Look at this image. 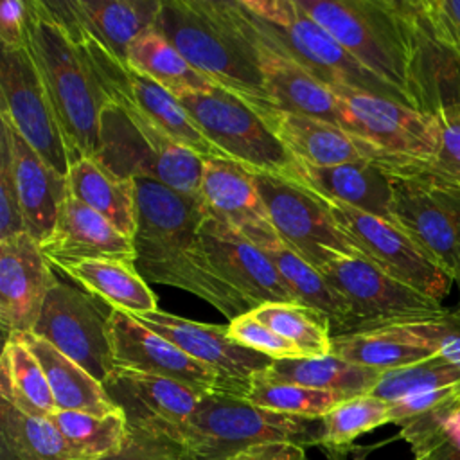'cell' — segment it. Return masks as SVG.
<instances>
[{"mask_svg": "<svg viewBox=\"0 0 460 460\" xmlns=\"http://www.w3.org/2000/svg\"><path fill=\"white\" fill-rule=\"evenodd\" d=\"M138 226L135 268L146 282L189 291L230 320L252 311L208 262L201 243L207 208L201 198L176 192L153 180H135Z\"/></svg>", "mask_w": 460, "mask_h": 460, "instance_id": "obj_1", "label": "cell"}, {"mask_svg": "<svg viewBox=\"0 0 460 460\" xmlns=\"http://www.w3.org/2000/svg\"><path fill=\"white\" fill-rule=\"evenodd\" d=\"M155 27L217 88L270 108L259 52L237 0H162Z\"/></svg>", "mask_w": 460, "mask_h": 460, "instance_id": "obj_2", "label": "cell"}, {"mask_svg": "<svg viewBox=\"0 0 460 460\" xmlns=\"http://www.w3.org/2000/svg\"><path fill=\"white\" fill-rule=\"evenodd\" d=\"M29 4L27 49L54 106L70 162L97 156L101 113L108 102L66 27L45 2L32 0Z\"/></svg>", "mask_w": 460, "mask_h": 460, "instance_id": "obj_3", "label": "cell"}, {"mask_svg": "<svg viewBox=\"0 0 460 460\" xmlns=\"http://www.w3.org/2000/svg\"><path fill=\"white\" fill-rule=\"evenodd\" d=\"M176 440L185 460H228L262 442H293L304 447L322 444V419L286 415L259 408L244 397L203 394Z\"/></svg>", "mask_w": 460, "mask_h": 460, "instance_id": "obj_4", "label": "cell"}, {"mask_svg": "<svg viewBox=\"0 0 460 460\" xmlns=\"http://www.w3.org/2000/svg\"><path fill=\"white\" fill-rule=\"evenodd\" d=\"M358 63L410 102L411 41L402 0H296ZM413 108V106H411Z\"/></svg>", "mask_w": 460, "mask_h": 460, "instance_id": "obj_5", "label": "cell"}, {"mask_svg": "<svg viewBox=\"0 0 460 460\" xmlns=\"http://www.w3.org/2000/svg\"><path fill=\"white\" fill-rule=\"evenodd\" d=\"M392 181L394 221L456 284L460 280V185L429 172L420 160L374 158Z\"/></svg>", "mask_w": 460, "mask_h": 460, "instance_id": "obj_6", "label": "cell"}, {"mask_svg": "<svg viewBox=\"0 0 460 460\" xmlns=\"http://www.w3.org/2000/svg\"><path fill=\"white\" fill-rule=\"evenodd\" d=\"M97 158L122 178L153 180L199 198L203 160L131 108L106 104Z\"/></svg>", "mask_w": 460, "mask_h": 460, "instance_id": "obj_7", "label": "cell"}, {"mask_svg": "<svg viewBox=\"0 0 460 460\" xmlns=\"http://www.w3.org/2000/svg\"><path fill=\"white\" fill-rule=\"evenodd\" d=\"M239 5L261 32L329 86H347L408 104L402 93L358 63L296 0H239Z\"/></svg>", "mask_w": 460, "mask_h": 460, "instance_id": "obj_8", "label": "cell"}, {"mask_svg": "<svg viewBox=\"0 0 460 460\" xmlns=\"http://www.w3.org/2000/svg\"><path fill=\"white\" fill-rule=\"evenodd\" d=\"M340 101L338 124L359 144L367 160H431L438 147V124L404 102L383 95L331 86Z\"/></svg>", "mask_w": 460, "mask_h": 460, "instance_id": "obj_9", "label": "cell"}, {"mask_svg": "<svg viewBox=\"0 0 460 460\" xmlns=\"http://www.w3.org/2000/svg\"><path fill=\"white\" fill-rule=\"evenodd\" d=\"M320 271L349 309V332L433 320L449 313L442 302L395 280L363 257H340Z\"/></svg>", "mask_w": 460, "mask_h": 460, "instance_id": "obj_10", "label": "cell"}, {"mask_svg": "<svg viewBox=\"0 0 460 460\" xmlns=\"http://www.w3.org/2000/svg\"><path fill=\"white\" fill-rule=\"evenodd\" d=\"M199 131L230 160L252 169L289 176L295 160L244 101L217 86L176 97Z\"/></svg>", "mask_w": 460, "mask_h": 460, "instance_id": "obj_11", "label": "cell"}, {"mask_svg": "<svg viewBox=\"0 0 460 460\" xmlns=\"http://www.w3.org/2000/svg\"><path fill=\"white\" fill-rule=\"evenodd\" d=\"M252 174L277 235L311 266L322 270L340 257H363L313 190L284 174Z\"/></svg>", "mask_w": 460, "mask_h": 460, "instance_id": "obj_12", "label": "cell"}, {"mask_svg": "<svg viewBox=\"0 0 460 460\" xmlns=\"http://www.w3.org/2000/svg\"><path fill=\"white\" fill-rule=\"evenodd\" d=\"M320 199L341 232L367 261L426 296L438 302L447 296L453 280L404 230L345 203L322 196Z\"/></svg>", "mask_w": 460, "mask_h": 460, "instance_id": "obj_13", "label": "cell"}, {"mask_svg": "<svg viewBox=\"0 0 460 460\" xmlns=\"http://www.w3.org/2000/svg\"><path fill=\"white\" fill-rule=\"evenodd\" d=\"M110 313L111 307L93 295L58 280L32 332L104 383L115 368L108 332Z\"/></svg>", "mask_w": 460, "mask_h": 460, "instance_id": "obj_14", "label": "cell"}, {"mask_svg": "<svg viewBox=\"0 0 460 460\" xmlns=\"http://www.w3.org/2000/svg\"><path fill=\"white\" fill-rule=\"evenodd\" d=\"M0 120L9 124L59 174L70 169V153L54 106L27 47L2 49Z\"/></svg>", "mask_w": 460, "mask_h": 460, "instance_id": "obj_15", "label": "cell"}, {"mask_svg": "<svg viewBox=\"0 0 460 460\" xmlns=\"http://www.w3.org/2000/svg\"><path fill=\"white\" fill-rule=\"evenodd\" d=\"M108 332L115 367L160 376L199 394H230L216 370L185 354L174 343L138 322L133 314L111 309L108 316Z\"/></svg>", "mask_w": 460, "mask_h": 460, "instance_id": "obj_16", "label": "cell"}, {"mask_svg": "<svg viewBox=\"0 0 460 460\" xmlns=\"http://www.w3.org/2000/svg\"><path fill=\"white\" fill-rule=\"evenodd\" d=\"M133 316L196 361L216 370L234 395L244 397L250 381L273 363L271 358L234 341L226 325L192 322L160 309Z\"/></svg>", "mask_w": 460, "mask_h": 460, "instance_id": "obj_17", "label": "cell"}, {"mask_svg": "<svg viewBox=\"0 0 460 460\" xmlns=\"http://www.w3.org/2000/svg\"><path fill=\"white\" fill-rule=\"evenodd\" d=\"M201 243L217 277L253 311L271 302H293L273 262L235 226L207 212Z\"/></svg>", "mask_w": 460, "mask_h": 460, "instance_id": "obj_18", "label": "cell"}, {"mask_svg": "<svg viewBox=\"0 0 460 460\" xmlns=\"http://www.w3.org/2000/svg\"><path fill=\"white\" fill-rule=\"evenodd\" d=\"M56 282L47 255L29 232L0 241V323L5 340L34 331Z\"/></svg>", "mask_w": 460, "mask_h": 460, "instance_id": "obj_19", "label": "cell"}, {"mask_svg": "<svg viewBox=\"0 0 460 460\" xmlns=\"http://www.w3.org/2000/svg\"><path fill=\"white\" fill-rule=\"evenodd\" d=\"M408 18L411 61L410 102L435 117L447 108H460V61L437 34L424 0H402Z\"/></svg>", "mask_w": 460, "mask_h": 460, "instance_id": "obj_20", "label": "cell"}, {"mask_svg": "<svg viewBox=\"0 0 460 460\" xmlns=\"http://www.w3.org/2000/svg\"><path fill=\"white\" fill-rule=\"evenodd\" d=\"M102 385L126 415L128 428L164 433L174 440L203 395L176 381L120 367Z\"/></svg>", "mask_w": 460, "mask_h": 460, "instance_id": "obj_21", "label": "cell"}, {"mask_svg": "<svg viewBox=\"0 0 460 460\" xmlns=\"http://www.w3.org/2000/svg\"><path fill=\"white\" fill-rule=\"evenodd\" d=\"M244 18L259 52L264 86L271 106L338 124L340 101L334 90L261 32L246 14Z\"/></svg>", "mask_w": 460, "mask_h": 460, "instance_id": "obj_22", "label": "cell"}, {"mask_svg": "<svg viewBox=\"0 0 460 460\" xmlns=\"http://www.w3.org/2000/svg\"><path fill=\"white\" fill-rule=\"evenodd\" d=\"M40 246L50 264L83 259H117L135 264L137 259L133 237L70 194L61 205L50 237Z\"/></svg>", "mask_w": 460, "mask_h": 460, "instance_id": "obj_23", "label": "cell"}, {"mask_svg": "<svg viewBox=\"0 0 460 460\" xmlns=\"http://www.w3.org/2000/svg\"><path fill=\"white\" fill-rule=\"evenodd\" d=\"M288 178L325 199L345 203L395 225L390 176L368 160L325 167L295 160V167Z\"/></svg>", "mask_w": 460, "mask_h": 460, "instance_id": "obj_24", "label": "cell"}, {"mask_svg": "<svg viewBox=\"0 0 460 460\" xmlns=\"http://www.w3.org/2000/svg\"><path fill=\"white\" fill-rule=\"evenodd\" d=\"M199 198L208 214L243 235L275 234L252 169L228 158H205Z\"/></svg>", "mask_w": 460, "mask_h": 460, "instance_id": "obj_25", "label": "cell"}, {"mask_svg": "<svg viewBox=\"0 0 460 460\" xmlns=\"http://www.w3.org/2000/svg\"><path fill=\"white\" fill-rule=\"evenodd\" d=\"M0 133L5 135L11 149L13 171L20 198V207L27 232L41 244L56 223L65 198L68 196L66 176L59 174L45 162L9 124L2 120Z\"/></svg>", "mask_w": 460, "mask_h": 460, "instance_id": "obj_26", "label": "cell"}, {"mask_svg": "<svg viewBox=\"0 0 460 460\" xmlns=\"http://www.w3.org/2000/svg\"><path fill=\"white\" fill-rule=\"evenodd\" d=\"M45 4L58 18L74 23L128 63L129 45L155 27L162 0H68Z\"/></svg>", "mask_w": 460, "mask_h": 460, "instance_id": "obj_27", "label": "cell"}, {"mask_svg": "<svg viewBox=\"0 0 460 460\" xmlns=\"http://www.w3.org/2000/svg\"><path fill=\"white\" fill-rule=\"evenodd\" d=\"M257 113L300 164L325 167L367 160L359 144L338 124L273 106Z\"/></svg>", "mask_w": 460, "mask_h": 460, "instance_id": "obj_28", "label": "cell"}, {"mask_svg": "<svg viewBox=\"0 0 460 460\" xmlns=\"http://www.w3.org/2000/svg\"><path fill=\"white\" fill-rule=\"evenodd\" d=\"M277 268L293 302L304 304L323 313L336 334H347L350 327L349 309L340 295L332 289L320 270L296 255L279 235L259 234L248 237Z\"/></svg>", "mask_w": 460, "mask_h": 460, "instance_id": "obj_29", "label": "cell"}, {"mask_svg": "<svg viewBox=\"0 0 460 460\" xmlns=\"http://www.w3.org/2000/svg\"><path fill=\"white\" fill-rule=\"evenodd\" d=\"M66 187L72 198L99 212L128 237H135L138 208L133 178L119 176L97 156H84L70 165Z\"/></svg>", "mask_w": 460, "mask_h": 460, "instance_id": "obj_30", "label": "cell"}, {"mask_svg": "<svg viewBox=\"0 0 460 460\" xmlns=\"http://www.w3.org/2000/svg\"><path fill=\"white\" fill-rule=\"evenodd\" d=\"M11 338L25 343L38 358L49 379L58 410L84 411L93 415H108L120 410L110 399L101 381H97L81 365L59 352L47 340L40 338L34 332H18Z\"/></svg>", "mask_w": 460, "mask_h": 460, "instance_id": "obj_31", "label": "cell"}, {"mask_svg": "<svg viewBox=\"0 0 460 460\" xmlns=\"http://www.w3.org/2000/svg\"><path fill=\"white\" fill-rule=\"evenodd\" d=\"M65 275L111 309L140 314L158 311L155 293L133 262L117 259H83L54 262Z\"/></svg>", "mask_w": 460, "mask_h": 460, "instance_id": "obj_32", "label": "cell"}, {"mask_svg": "<svg viewBox=\"0 0 460 460\" xmlns=\"http://www.w3.org/2000/svg\"><path fill=\"white\" fill-rule=\"evenodd\" d=\"M331 354L374 370H394L437 356L404 323L332 336Z\"/></svg>", "mask_w": 460, "mask_h": 460, "instance_id": "obj_33", "label": "cell"}, {"mask_svg": "<svg viewBox=\"0 0 460 460\" xmlns=\"http://www.w3.org/2000/svg\"><path fill=\"white\" fill-rule=\"evenodd\" d=\"M262 374L275 381H286L316 390L332 392L341 395L343 399L370 394L383 376L381 370L354 365L334 354L298 359H279L273 361Z\"/></svg>", "mask_w": 460, "mask_h": 460, "instance_id": "obj_34", "label": "cell"}, {"mask_svg": "<svg viewBox=\"0 0 460 460\" xmlns=\"http://www.w3.org/2000/svg\"><path fill=\"white\" fill-rule=\"evenodd\" d=\"M0 399L29 417L49 419L58 411L49 379L32 350L9 338L0 359Z\"/></svg>", "mask_w": 460, "mask_h": 460, "instance_id": "obj_35", "label": "cell"}, {"mask_svg": "<svg viewBox=\"0 0 460 460\" xmlns=\"http://www.w3.org/2000/svg\"><path fill=\"white\" fill-rule=\"evenodd\" d=\"M128 65L156 81L174 97L216 86L199 74L156 27L146 31L129 45Z\"/></svg>", "mask_w": 460, "mask_h": 460, "instance_id": "obj_36", "label": "cell"}, {"mask_svg": "<svg viewBox=\"0 0 460 460\" xmlns=\"http://www.w3.org/2000/svg\"><path fill=\"white\" fill-rule=\"evenodd\" d=\"M49 420L59 431L74 460H101L119 453L129 428L122 410L108 415L84 411H54Z\"/></svg>", "mask_w": 460, "mask_h": 460, "instance_id": "obj_37", "label": "cell"}, {"mask_svg": "<svg viewBox=\"0 0 460 460\" xmlns=\"http://www.w3.org/2000/svg\"><path fill=\"white\" fill-rule=\"evenodd\" d=\"M0 460H74L49 419L29 417L0 399Z\"/></svg>", "mask_w": 460, "mask_h": 460, "instance_id": "obj_38", "label": "cell"}, {"mask_svg": "<svg viewBox=\"0 0 460 460\" xmlns=\"http://www.w3.org/2000/svg\"><path fill=\"white\" fill-rule=\"evenodd\" d=\"M253 314L305 358L331 354L332 325L323 313L298 302H271L253 309Z\"/></svg>", "mask_w": 460, "mask_h": 460, "instance_id": "obj_39", "label": "cell"}, {"mask_svg": "<svg viewBox=\"0 0 460 460\" xmlns=\"http://www.w3.org/2000/svg\"><path fill=\"white\" fill-rule=\"evenodd\" d=\"M244 399L270 411L309 419H322L340 402L347 401L332 392L270 379L262 372L250 381Z\"/></svg>", "mask_w": 460, "mask_h": 460, "instance_id": "obj_40", "label": "cell"}, {"mask_svg": "<svg viewBox=\"0 0 460 460\" xmlns=\"http://www.w3.org/2000/svg\"><path fill=\"white\" fill-rule=\"evenodd\" d=\"M390 422V402L370 394L347 399L322 417L323 449H345L359 435Z\"/></svg>", "mask_w": 460, "mask_h": 460, "instance_id": "obj_41", "label": "cell"}, {"mask_svg": "<svg viewBox=\"0 0 460 460\" xmlns=\"http://www.w3.org/2000/svg\"><path fill=\"white\" fill-rule=\"evenodd\" d=\"M460 383V368L440 356L383 372L381 379L370 392L386 402H395L408 395L451 386Z\"/></svg>", "mask_w": 460, "mask_h": 460, "instance_id": "obj_42", "label": "cell"}, {"mask_svg": "<svg viewBox=\"0 0 460 460\" xmlns=\"http://www.w3.org/2000/svg\"><path fill=\"white\" fill-rule=\"evenodd\" d=\"M226 329H228V336L234 341H237L255 352H261V354L271 358L273 361L305 358L293 343H289L280 334H277L273 329H270L266 323H262L253 314V311L243 313L237 318L230 320Z\"/></svg>", "mask_w": 460, "mask_h": 460, "instance_id": "obj_43", "label": "cell"}, {"mask_svg": "<svg viewBox=\"0 0 460 460\" xmlns=\"http://www.w3.org/2000/svg\"><path fill=\"white\" fill-rule=\"evenodd\" d=\"M438 124V147L431 160L420 165L433 174L460 185V108H447L435 115Z\"/></svg>", "mask_w": 460, "mask_h": 460, "instance_id": "obj_44", "label": "cell"}, {"mask_svg": "<svg viewBox=\"0 0 460 460\" xmlns=\"http://www.w3.org/2000/svg\"><path fill=\"white\" fill-rule=\"evenodd\" d=\"M27 232L20 207L11 149L4 133H0V241H7Z\"/></svg>", "mask_w": 460, "mask_h": 460, "instance_id": "obj_45", "label": "cell"}, {"mask_svg": "<svg viewBox=\"0 0 460 460\" xmlns=\"http://www.w3.org/2000/svg\"><path fill=\"white\" fill-rule=\"evenodd\" d=\"M101 460H185L181 446L169 435L129 428L124 447Z\"/></svg>", "mask_w": 460, "mask_h": 460, "instance_id": "obj_46", "label": "cell"}, {"mask_svg": "<svg viewBox=\"0 0 460 460\" xmlns=\"http://www.w3.org/2000/svg\"><path fill=\"white\" fill-rule=\"evenodd\" d=\"M458 390H460V383L444 386V388H437V390H429V392H422V394H415V395H408L404 399L390 402V422L401 426L402 422L447 402L449 399H453L458 394Z\"/></svg>", "mask_w": 460, "mask_h": 460, "instance_id": "obj_47", "label": "cell"}, {"mask_svg": "<svg viewBox=\"0 0 460 460\" xmlns=\"http://www.w3.org/2000/svg\"><path fill=\"white\" fill-rule=\"evenodd\" d=\"M31 4L23 0H4L0 4V43L2 49L27 47Z\"/></svg>", "mask_w": 460, "mask_h": 460, "instance_id": "obj_48", "label": "cell"}, {"mask_svg": "<svg viewBox=\"0 0 460 460\" xmlns=\"http://www.w3.org/2000/svg\"><path fill=\"white\" fill-rule=\"evenodd\" d=\"M228 460H307L305 447L293 442H262L250 446Z\"/></svg>", "mask_w": 460, "mask_h": 460, "instance_id": "obj_49", "label": "cell"}, {"mask_svg": "<svg viewBox=\"0 0 460 460\" xmlns=\"http://www.w3.org/2000/svg\"><path fill=\"white\" fill-rule=\"evenodd\" d=\"M424 4H426L428 14L431 18V23H433L437 34L446 41V45L455 52V56L460 61V31L440 11L437 0H424Z\"/></svg>", "mask_w": 460, "mask_h": 460, "instance_id": "obj_50", "label": "cell"}, {"mask_svg": "<svg viewBox=\"0 0 460 460\" xmlns=\"http://www.w3.org/2000/svg\"><path fill=\"white\" fill-rule=\"evenodd\" d=\"M440 11L460 31V0H437Z\"/></svg>", "mask_w": 460, "mask_h": 460, "instance_id": "obj_51", "label": "cell"}, {"mask_svg": "<svg viewBox=\"0 0 460 460\" xmlns=\"http://www.w3.org/2000/svg\"><path fill=\"white\" fill-rule=\"evenodd\" d=\"M350 451V447H345V449H334V447H327L325 449V455H327V460H347V453Z\"/></svg>", "mask_w": 460, "mask_h": 460, "instance_id": "obj_52", "label": "cell"}, {"mask_svg": "<svg viewBox=\"0 0 460 460\" xmlns=\"http://www.w3.org/2000/svg\"><path fill=\"white\" fill-rule=\"evenodd\" d=\"M456 286H458V302H456V305L451 309V313H453V316H455V318H458V320H460V280L456 282Z\"/></svg>", "mask_w": 460, "mask_h": 460, "instance_id": "obj_53", "label": "cell"}]
</instances>
